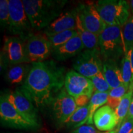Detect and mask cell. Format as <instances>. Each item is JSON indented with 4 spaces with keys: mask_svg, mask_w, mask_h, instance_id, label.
Listing matches in <instances>:
<instances>
[{
    "mask_svg": "<svg viewBox=\"0 0 133 133\" xmlns=\"http://www.w3.org/2000/svg\"><path fill=\"white\" fill-rule=\"evenodd\" d=\"M65 69L52 61L32 63L22 85L36 107L49 105L64 89Z\"/></svg>",
    "mask_w": 133,
    "mask_h": 133,
    "instance_id": "obj_1",
    "label": "cell"
},
{
    "mask_svg": "<svg viewBox=\"0 0 133 133\" xmlns=\"http://www.w3.org/2000/svg\"><path fill=\"white\" fill-rule=\"evenodd\" d=\"M25 11L32 29H46L62 14L66 0H24Z\"/></svg>",
    "mask_w": 133,
    "mask_h": 133,
    "instance_id": "obj_2",
    "label": "cell"
},
{
    "mask_svg": "<svg viewBox=\"0 0 133 133\" xmlns=\"http://www.w3.org/2000/svg\"><path fill=\"white\" fill-rule=\"evenodd\" d=\"M95 7L107 26H123L129 18V3L123 0H101Z\"/></svg>",
    "mask_w": 133,
    "mask_h": 133,
    "instance_id": "obj_3",
    "label": "cell"
},
{
    "mask_svg": "<svg viewBox=\"0 0 133 133\" xmlns=\"http://www.w3.org/2000/svg\"><path fill=\"white\" fill-rule=\"evenodd\" d=\"M99 49L104 61L119 59L125 54V48L121 33V27L107 26L99 35Z\"/></svg>",
    "mask_w": 133,
    "mask_h": 133,
    "instance_id": "obj_4",
    "label": "cell"
},
{
    "mask_svg": "<svg viewBox=\"0 0 133 133\" xmlns=\"http://www.w3.org/2000/svg\"><path fill=\"white\" fill-rule=\"evenodd\" d=\"M9 25L8 30L14 35L19 36L25 41L31 34L32 29L26 15L22 1L9 0Z\"/></svg>",
    "mask_w": 133,
    "mask_h": 133,
    "instance_id": "obj_5",
    "label": "cell"
},
{
    "mask_svg": "<svg viewBox=\"0 0 133 133\" xmlns=\"http://www.w3.org/2000/svg\"><path fill=\"white\" fill-rule=\"evenodd\" d=\"M29 62L25 41L19 36L5 38L3 51L1 53V70L9 64L16 65Z\"/></svg>",
    "mask_w": 133,
    "mask_h": 133,
    "instance_id": "obj_6",
    "label": "cell"
},
{
    "mask_svg": "<svg viewBox=\"0 0 133 133\" xmlns=\"http://www.w3.org/2000/svg\"><path fill=\"white\" fill-rule=\"evenodd\" d=\"M101 57L99 49H86L78 55L73 66L76 72L91 79L102 70Z\"/></svg>",
    "mask_w": 133,
    "mask_h": 133,
    "instance_id": "obj_7",
    "label": "cell"
},
{
    "mask_svg": "<svg viewBox=\"0 0 133 133\" xmlns=\"http://www.w3.org/2000/svg\"><path fill=\"white\" fill-rule=\"evenodd\" d=\"M49 105L51 106L53 120L57 126L66 124L77 109L74 97L68 94L65 88Z\"/></svg>",
    "mask_w": 133,
    "mask_h": 133,
    "instance_id": "obj_8",
    "label": "cell"
},
{
    "mask_svg": "<svg viewBox=\"0 0 133 133\" xmlns=\"http://www.w3.org/2000/svg\"><path fill=\"white\" fill-rule=\"evenodd\" d=\"M0 118L3 125L16 129H30L38 127V123L31 122L20 114L10 104L6 94L0 99Z\"/></svg>",
    "mask_w": 133,
    "mask_h": 133,
    "instance_id": "obj_9",
    "label": "cell"
},
{
    "mask_svg": "<svg viewBox=\"0 0 133 133\" xmlns=\"http://www.w3.org/2000/svg\"><path fill=\"white\" fill-rule=\"evenodd\" d=\"M25 42L26 54L29 62H43L52 53L51 43L44 35L31 33Z\"/></svg>",
    "mask_w": 133,
    "mask_h": 133,
    "instance_id": "obj_10",
    "label": "cell"
},
{
    "mask_svg": "<svg viewBox=\"0 0 133 133\" xmlns=\"http://www.w3.org/2000/svg\"><path fill=\"white\" fill-rule=\"evenodd\" d=\"M6 97L15 109L26 119L38 123L37 110L30 98L22 88L6 94Z\"/></svg>",
    "mask_w": 133,
    "mask_h": 133,
    "instance_id": "obj_11",
    "label": "cell"
},
{
    "mask_svg": "<svg viewBox=\"0 0 133 133\" xmlns=\"http://www.w3.org/2000/svg\"><path fill=\"white\" fill-rule=\"evenodd\" d=\"M64 88L68 94L74 98L81 95H88L91 97L94 91L91 79L73 70L66 73Z\"/></svg>",
    "mask_w": 133,
    "mask_h": 133,
    "instance_id": "obj_12",
    "label": "cell"
},
{
    "mask_svg": "<svg viewBox=\"0 0 133 133\" xmlns=\"http://www.w3.org/2000/svg\"><path fill=\"white\" fill-rule=\"evenodd\" d=\"M77 8L78 17L83 27L99 36L107 25L101 17L94 4H80Z\"/></svg>",
    "mask_w": 133,
    "mask_h": 133,
    "instance_id": "obj_13",
    "label": "cell"
},
{
    "mask_svg": "<svg viewBox=\"0 0 133 133\" xmlns=\"http://www.w3.org/2000/svg\"><path fill=\"white\" fill-rule=\"evenodd\" d=\"M78 15V8L62 12L55 21L43 30L46 37L71 29H76V21Z\"/></svg>",
    "mask_w": 133,
    "mask_h": 133,
    "instance_id": "obj_14",
    "label": "cell"
},
{
    "mask_svg": "<svg viewBox=\"0 0 133 133\" xmlns=\"http://www.w3.org/2000/svg\"><path fill=\"white\" fill-rule=\"evenodd\" d=\"M93 121L96 128L104 132L113 131L118 124V119L115 112L107 105L102 106L96 111Z\"/></svg>",
    "mask_w": 133,
    "mask_h": 133,
    "instance_id": "obj_15",
    "label": "cell"
},
{
    "mask_svg": "<svg viewBox=\"0 0 133 133\" xmlns=\"http://www.w3.org/2000/svg\"><path fill=\"white\" fill-rule=\"evenodd\" d=\"M84 48L78 35L74 36L66 43L52 49L53 57L56 61H62L78 55Z\"/></svg>",
    "mask_w": 133,
    "mask_h": 133,
    "instance_id": "obj_16",
    "label": "cell"
},
{
    "mask_svg": "<svg viewBox=\"0 0 133 133\" xmlns=\"http://www.w3.org/2000/svg\"><path fill=\"white\" fill-rule=\"evenodd\" d=\"M102 72L112 89L124 84L121 71L118 66L116 61H104L103 62Z\"/></svg>",
    "mask_w": 133,
    "mask_h": 133,
    "instance_id": "obj_17",
    "label": "cell"
},
{
    "mask_svg": "<svg viewBox=\"0 0 133 133\" xmlns=\"http://www.w3.org/2000/svg\"><path fill=\"white\" fill-rule=\"evenodd\" d=\"M31 67L29 65L23 64L12 66L6 72V80L12 84H24Z\"/></svg>",
    "mask_w": 133,
    "mask_h": 133,
    "instance_id": "obj_18",
    "label": "cell"
},
{
    "mask_svg": "<svg viewBox=\"0 0 133 133\" xmlns=\"http://www.w3.org/2000/svg\"><path fill=\"white\" fill-rule=\"evenodd\" d=\"M76 30L86 49H99V36L83 27L78 15L76 21Z\"/></svg>",
    "mask_w": 133,
    "mask_h": 133,
    "instance_id": "obj_19",
    "label": "cell"
},
{
    "mask_svg": "<svg viewBox=\"0 0 133 133\" xmlns=\"http://www.w3.org/2000/svg\"><path fill=\"white\" fill-rule=\"evenodd\" d=\"M109 97V92H94L91 97L89 104V116L86 123L88 125H91L93 121L94 115L98 109L102 107L104 104H107Z\"/></svg>",
    "mask_w": 133,
    "mask_h": 133,
    "instance_id": "obj_20",
    "label": "cell"
},
{
    "mask_svg": "<svg viewBox=\"0 0 133 133\" xmlns=\"http://www.w3.org/2000/svg\"><path fill=\"white\" fill-rule=\"evenodd\" d=\"M89 105L77 109L72 115L70 118L69 120L66 123V125L69 128H78L83 126L87 122L88 116H89Z\"/></svg>",
    "mask_w": 133,
    "mask_h": 133,
    "instance_id": "obj_21",
    "label": "cell"
},
{
    "mask_svg": "<svg viewBox=\"0 0 133 133\" xmlns=\"http://www.w3.org/2000/svg\"><path fill=\"white\" fill-rule=\"evenodd\" d=\"M132 93L133 84H131L130 86H129V91L122 97L119 105L115 110V112L116 115H117L118 119V126H119L124 121V119L127 117L131 101H132Z\"/></svg>",
    "mask_w": 133,
    "mask_h": 133,
    "instance_id": "obj_22",
    "label": "cell"
},
{
    "mask_svg": "<svg viewBox=\"0 0 133 133\" xmlns=\"http://www.w3.org/2000/svg\"><path fill=\"white\" fill-rule=\"evenodd\" d=\"M77 35L78 34L77 30L76 29L64 31L63 32L57 33L47 38L51 43L52 49H54L66 43Z\"/></svg>",
    "mask_w": 133,
    "mask_h": 133,
    "instance_id": "obj_23",
    "label": "cell"
},
{
    "mask_svg": "<svg viewBox=\"0 0 133 133\" xmlns=\"http://www.w3.org/2000/svg\"><path fill=\"white\" fill-rule=\"evenodd\" d=\"M121 33L126 53L133 48V16L121 26Z\"/></svg>",
    "mask_w": 133,
    "mask_h": 133,
    "instance_id": "obj_24",
    "label": "cell"
},
{
    "mask_svg": "<svg viewBox=\"0 0 133 133\" xmlns=\"http://www.w3.org/2000/svg\"><path fill=\"white\" fill-rule=\"evenodd\" d=\"M121 71L124 84L130 86L132 81V69L130 61V51L126 52L123 57Z\"/></svg>",
    "mask_w": 133,
    "mask_h": 133,
    "instance_id": "obj_25",
    "label": "cell"
},
{
    "mask_svg": "<svg viewBox=\"0 0 133 133\" xmlns=\"http://www.w3.org/2000/svg\"><path fill=\"white\" fill-rule=\"evenodd\" d=\"M93 86H94V92H109L112 89L109 83L104 78L102 71L99 72L96 76L91 78Z\"/></svg>",
    "mask_w": 133,
    "mask_h": 133,
    "instance_id": "obj_26",
    "label": "cell"
},
{
    "mask_svg": "<svg viewBox=\"0 0 133 133\" xmlns=\"http://www.w3.org/2000/svg\"><path fill=\"white\" fill-rule=\"evenodd\" d=\"M9 0L0 1V24L3 28L8 29L9 25Z\"/></svg>",
    "mask_w": 133,
    "mask_h": 133,
    "instance_id": "obj_27",
    "label": "cell"
},
{
    "mask_svg": "<svg viewBox=\"0 0 133 133\" xmlns=\"http://www.w3.org/2000/svg\"><path fill=\"white\" fill-rule=\"evenodd\" d=\"M133 131V119L126 117L116 129L109 132L103 133H131Z\"/></svg>",
    "mask_w": 133,
    "mask_h": 133,
    "instance_id": "obj_28",
    "label": "cell"
},
{
    "mask_svg": "<svg viewBox=\"0 0 133 133\" xmlns=\"http://www.w3.org/2000/svg\"><path fill=\"white\" fill-rule=\"evenodd\" d=\"M129 89V86L125 84L118 86L115 88H112L109 92V96L114 98L122 99V97L127 93Z\"/></svg>",
    "mask_w": 133,
    "mask_h": 133,
    "instance_id": "obj_29",
    "label": "cell"
},
{
    "mask_svg": "<svg viewBox=\"0 0 133 133\" xmlns=\"http://www.w3.org/2000/svg\"><path fill=\"white\" fill-rule=\"evenodd\" d=\"M71 133H100L96 130L94 126L91 125H83L73 131Z\"/></svg>",
    "mask_w": 133,
    "mask_h": 133,
    "instance_id": "obj_30",
    "label": "cell"
},
{
    "mask_svg": "<svg viewBox=\"0 0 133 133\" xmlns=\"http://www.w3.org/2000/svg\"><path fill=\"white\" fill-rule=\"evenodd\" d=\"M91 98L90 96L88 95H81L75 97L74 99L77 107H80L88 105V102L90 101Z\"/></svg>",
    "mask_w": 133,
    "mask_h": 133,
    "instance_id": "obj_31",
    "label": "cell"
},
{
    "mask_svg": "<svg viewBox=\"0 0 133 133\" xmlns=\"http://www.w3.org/2000/svg\"><path fill=\"white\" fill-rule=\"evenodd\" d=\"M121 99H118V98H114L109 96L108 97V101L107 105L110 107L112 109L114 110H115L118 106L119 105V103L121 102Z\"/></svg>",
    "mask_w": 133,
    "mask_h": 133,
    "instance_id": "obj_32",
    "label": "cell"
},
{
    "mask_svg": "<svg viewBox=\"0 0 133 133\" xmlns=\"http://www.w3.org/2000/svg\"><path fill=\"white\" fill-rule=\"evenodd\" d=\"M127 117L133 119V99H132V101H131L130 107H129V112H128V114Z\"/></svg>",
    "mask_w": 133,
    "mask_h": 133,
    "instance_id": "obj_33",
    "label": "cell"
},
{
    "mask_svg": "<svg viewBox=\"0 0 133 133\" xmlns=\"http://www.w3.org/2000/svg\"><path fill=\"white\" fill-rule=\"evenodd\" d=\"M130 61L132 69V81L131 84H133V48L130 50Z\"/></svg>",
    "mask_w": 133,
    "mask_h": 133,
    "instance_id": "obj_34",
    "label": "cell"
},
{
    "mask_svg": "<svg viewBox=\"0 0 133 133\" xmlns=\"http://www.w3.org/2000/svg\"><path fill=\"white\" fill-rule=\"evenodd\" d=\"M129 7H130V10L132 12V14L133 15V0H131V1H129Z\"/></svg>",
    "mask_w": 133,
    "mask_h": 133,
    "instance_id": "obj_35",
    "label": "cell"
},
{
    "mask_svg": "<svg viewBox=\"0 0 133 133\" xmlns=\"http://www.w3.org/2000/svg\"><path fill=\"white\" fill-rule=\"evenodd\" d=\"M131 133H133V131H132V132H131Z\"/></svg>",
    "mask_w": 133,
    "mask_h": 133,
    "instance_id": "obj_36",
    "label": "cell"
},
{
    "mask_svg": "<svg viewBox=\"0 0 133 133\" xmlns=\"http://www.w3.org/2000/svg\"><path fill=\"white\" fill-rule=\"evenodd\" d=\"M100 133H101V132H100Z\"/></svg>",
    "mask_w": 133,
    "mask_h": 133,
    "instance_id": "obj_37",
    "label": "cell"
}]
</instances>
